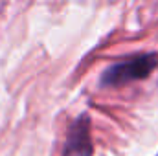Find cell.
I'll return each instance as SVG.
<instances>
[{
  "label": "cell",
  "mask_w": 158,
  "mask_h": 156,
  "mask_svg": "<svg viewBox=\"0 0 158 156\" xmlns=\"http://www.w3.org/2000/svg\"><path fill=\"white\" fill-rule=\"evenodd\" d=\"M158 66V53H140L131 59L118 61L105 68V72L99 77V84L105 88H114L127 84L131 81L147 79L153 70Z\"/></svg>",
  "instance_id": "obj_1"
},
{
  "label": "cell",
  "mask_w": 158,
  "mask_h": 156,
  "mask_svg": "<svg viewBox=\"0 0 158 156\" xmlns=\"http://www.w3.org/2000/svg\"><path fill=\"white\" fill-rule=\"evenodd\" d=\"M92 138H90V119L86 114L74 119V123L68 127L63 156H92Z\"/></svg>",
  "instance_id": "obj_2"
}]
</instances>
